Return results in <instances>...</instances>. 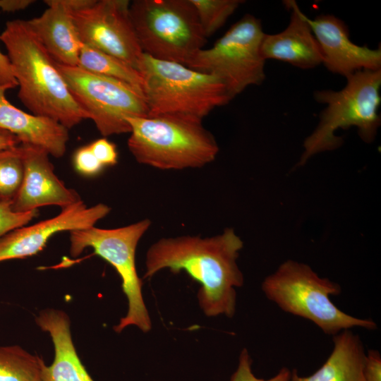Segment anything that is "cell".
<instances>
[{
  "label": "cell",
  "instance_id": "cell-27",
  "mask_svg": "<svg viewBox=\"0 0 381 381\" xmlns=\"http://www.w3.org/2000/svg\"><path fill=\"white\" fill-rule=\"evenodd\" d=\"M93 155L105 167L114 166L118 161V152L114 143L106 138H100L88 145Z\"/></svg>",
  "mask_w": 381,
  "mask_h": 381
},
{
  "label": "cell",
  "instance_id": "cell-25",
  "mask_svg": "<svg viewBox=\"0 0 381 381\" xmlns=\"http://www.w3.org/2000/svg\"><path fill=\"white\" fill-rule=\"evenodd\" d=\"M252 359L246 349H242L237 369L231 375L229 381H289L291 372L287 368H282L272 378L264 380L254 375L251 370Z\"/></svg>",
  "mask_w": 381,
  "mask_h": 381
},
{
  "label": "cell",
  "instance_id": "cell-13",
  "mask_svg": "<svg viewBox=\"0 0 381 381\" xmlns=\"http://www.w3.org/2000/svg\"><path fill=\"white\" fill-rule=\"evenodd\" d=\"M23 177L12 201L15 212H25L47 205L62 208L80 200L78 193L67 188L56 175L49 155L38 147L20 144Z\"/></svg>",
  "mask_w": 381,
  "mask_h": 381
},
{
  "label": "cell",
  "instance_id": "cell-21",
  "mask_svg": "<svg viewBox=\"0 0 381 381\" xmlns=\"http://www.w3.org/2000/svg\"><path fill=\"white\" fill-rule=\"evenodd\" d=\"M44 365L19 345L0 346V381H41Z\"/></svg>",
  "mask_w": 381,
  "mask_h": 381
},
{
  "label": "cell",
  "instance_id": "cell-4",
  "mask_svg": "<svg viewBox=\"0 0 381 381\" xmlns=\"http://www.w3.org/2000/svg\"><path fill=\"white\" fill-rule=\"evenodd\" d=\"M346 80V85L339 91L315 92V99L326 107L320 114L317 127L304 141L298 166L303 165L315 154L340 147L343 140L334 134L338 129L355 126L365 143L375 139L381 123L378 114L381 69L358 71Z\"/></svg>",
  "mask_w": 381,
  "mask_h": 381
},
{
  "label": "cell",
  "instance_id": "cell-19",
  "mask_svg": "<svg viewBox=\"0 0 381 381\" xmlns=\"http://www.w3.org/2000/svg\"><path fill=\"white\" fill-rule=\"evenodd\" d=\"M332 340V351L317 371L301 377L294 370L289 381H365L366 353L359 336L346 329Z\"/></svg>",
  "mask_w": 381,
  "mask_h": 381
},
{
  "label": "cell",
  "instance_id": "cell-11",
  "mask_svg": "<svg viewBox=\"0 0 381 381\" xmlns=\"http://www.w3.org/2000/svg\"><path fill=\"white\" fill-rule=\"evenodd\" d=\"M128 0H86L72 11L83 44L114 56L137 69L143 53L139 44Z\"/></svg>",
  "mask_w": 381,
  "mask_h": 381
},
{
  "label": "cell",
  "instance_id": "cell-29",
  "mask_svg": "<svg viewBox=\"0 0 381 381\" xmlns=\"http://www.w3.org/2000/svg\"><path fill=\"white\" fill-rule=\"evenodd\" d=\"M0 86L6 90L18 87L13 74L10 61L6 54L0 51Z\"/></svg>",
  "mask_w": 381,
  "mask_h": 381
},
{
  "label": "cell",
  "instance_id": "cell-2",
  "mask_svg": "<svg viewBox=\"0 0 381 381\" xmlns=\"http://www.w3.org/2000/svg\"><path fill=\"white\" fill-rule=\"evenodd\" d=\"M13 74L18 98L32 114L53 119L70 129L87 116L72 96L56 62L25 20L6 23L0 35Z\"/></svg>",
  "mask_w": 381,
  "mask_h": 381
},
{
  "label": "cell",
  "instance_id": "cell-26",
  "mask_svg": "<svg viewBox=\"0 0 381 381\" xmlns=\"http://www.w3.org/2000/svg\"><path fill=\"white\" fill-rule=\"evenodd\" d=\"M75 170L84 176H95L100 173L104 167L93 155L89 145L78 149L73 155Z\"/></svg>",
  "mask_w": 381,
  "mask_h": 381
},
{
  "label": "cell",
  "instance_id": "cell-24",
  "mask_svg": "<svg viewBox=\"0 0 381 381\" xmlns=\"http://www.w3.org/2000/svg\"><path fill=\"white\" fill-rule=\"evenodd\" d=\"M37 215L38 210L25 212H15L12 209V202H0V238L25 226Z\"/></svg>",
  "mask_w": 381,
  "mask_h": 381
},
{
  "label": "cell",
  "instance_id": "cell-23",
  "mask_svg": "<svg viewBox=\"0 0 381 381\" xmlns=\"http://www.w3.org/2000/svg\"><path fill=\"white\" fill-rule=\"evenodd\" d=\"M206 37L223 26L243 2L241 0H190Z\"/></svg>",
  "mask_w": 381,
  "mask_h": 381
},
{
  "label": "cell",
  "instance_id": "cell-6",
  "mask_svg": "<svg viewBox=\"0 0 381 381\" xmlns=\"http://www.w3.org/2000/svg\"><path fill=\"white\" fill-rule=\"evenodd\" d=\"M137 70L143 81L148 116L180 114L203 119L230 98L216 76L143 53Z\"/></svg>",
  "mask_w": 381,
  "mask_h": 381
},
{
  "label": "cell",
  "instance_id": "cell-31",
  "mask_svg": "<svg viewBox=\"0 0 381 381\" xmlns=\"http://www.w3.org/2000/svg\"><path fill=\"white\" fill-rule=\"evenodd\" d=\"M20 143L18 139L13 134L0 130V150L10 148Z\"/></svg>",
  "mask_w": 381,
  "mask_h": 381
},
{
  "label": "cell",
  "instance_id": "cell-3",
  "mask_svg": "<svg viewBox=\"0 0 381 381\" xmlns=\"http://www.w3.org/2000/svg\"><path fill=\"white\" fill-rule=\"evenodd\" d=\"M128 147L142 164L162 170L201 168L213 162L219 146L200 119L180 115L128 117Z\"/></svg>",
  "mask_w": 381,
  "mask_h": 381
},
{
  "label": "cell",
  "instance_id": "cell-30",
  "mask_svg": "<svg viewBox=\"0 0 381 381\" xmlns=\"http://www.w3.org/2000/svg\"><path fill=\"white\" fill-rule=\"evenodd\" d=\"M32 0H0V8L6 12L23 10L32 4Z\"/></svg>",
  "mask_w": 381,
  "mask_h": 381
},
{
  "label": "cell",
  "instance_id": "cell-16",
  "mask_svg": "<svg viewBox=\"0 0 381 381\" xmlns=\"http://www.w3.org/2000/svg\"><path fill=\"white\" fill-rule=\"evenodd\" d=\"M0 86V130L14 135L20 144L44 150L56 158L66 151L68 129L57 121L28 114L13 105Z\"/></svg>",
  "mask_w": 381,
  "mask_h": 381
},
{
  "label": "cell",
  "instance_id": "cell-15",
  "mask_svg": "<svg viewBox=\"0 0 381 381\" xmlns=\"http://www.w3.org/2000/svg\"><path fill=\"white\" fill-rule=\"evenodd\" d=\"M291 11L287 27L282 32L265 34L261 53L266 61L275 59L302 68L310 69L322 64L320 45L308 23L307 16L295 1H284Z\"/></svg>",
  "mask_w": 381,
  "mask_h": 381
},
{
  "label": "cell",
  "instance_id": "cell-20",
  "mask_svg": "<svg viewBox=\"0 0 381 381\" xmlns=\"http://www.w3.org/2000/svg\"><path fill=\"white\" fill-rule=\"evenodd\" d=\"M77 66L124 83L144 97L143 81L139 71L114 56L83 44Z\"/></svg>",
  "mask_w": 381,
  "mask_h": 381
},
{
  "label": "cell",
  "instance_id": "cell-5",
  "mask_svg": "<svg viewBox=\"0 0 381 381\" xmlns=\"http://www.w3.org/2000/svg\"><path fill=\"white\" fill-rule=\"evenodd\" d=\"M261 287L282 310L313 322L326 334L334 336L355 327H377L373 320L356 318L338 308L329 296L341 293L339 284L320 277L306 264L285 261L264 279Z\"/></svg>",
  "mask_w": 381,
  "mask_h": 381
},
{
  "label": "cell",
  "instance_id": "cell-9",
  "mask_svg": "<svg viewBox=\"0 0 381 381\" xmlns=\"http://www.w3.org/2000/svg\"><path fill=\"white\" fill-rule=\"evenodd\" d=\"M265 34L260 20L246 14L212 47L197 52L185 66L218 78L232 99L265 78V60L261 53Z\"/></svg>",
  "mask_w": 381,
  "mask_h": 381
},
{
  "label": "cell",
  "instance_id": "cell-1",
  "mask_svg": "<svg viewBox=\"0 0 381 381\" xmlns=\"http://www.w3.org/2000/svg\"><path fill=\"white\" fill-rule=\"evenodd\" d=\"M243 243L234 230L206 238L181 236L162 238L148 249L144 278L169 269L186 272L200 284L199 305L208 317L232 318L236 311V288L243 286V275L237 264Z\"/></svg>",
  "mask_w": 381,
  "mask_h": 381
},
{
  "label": "cell",
  "instance_id": "cell-10",
  "mask_svg": "<svg viewBox=\"0 0 381 381\" xmlns=\"http://www.w3.org/2000/svg\"><path fill=\"white\" fill-rule=\"evenodd\" d=\"M56 64L75 101L102 135L130 133L127 118L148 116L145 98L128 85L77 66Z\"/></svg>",
  "mask_w": 381,
  "mask_h": 381
},
{
  "label": "cell",
  "instance_id": "cell-18",
  "mask_svg": "<svg viewBox=\"0 0 381 381\" xmlns=\"http://www.w3.org/2000/svg\"><path fill=\"white\" fill-rule=\"evenodd\" d=\"M35 322L49 334L54 349L52 364L43 367L41 381H94L77 353L68 314L60 309L46 308L38 313Z\"/></svg>",
  "mask_w": 381,
  "mask_h": 381
},
{
  "label": "cell",
  "instance_id": "cell-12",
  "mask_svg": "<svg viewBox=\"0 0 381 381\" xmlns=\"http://www.w3.org/2000/svg\"><path fill=\"white\" fill-rule=\"evenodd\" d=\"M110 211L111 208L105 204L87 207L80 200L62 208L61 212L52 218L18 228L0 238V262L36 255L54 234L94 226Z\"/></svg>",
  "mask_w": 381,
  "mask_h": 381
},
{
  "label": "cell",
  "instance_id": "cell-8",
  "mask_svg": "<svg viewBox=\"0 0 381 381\" xmlns=\"http://www.w3.org/2000/svg\"><path fill=\"white\" fill-rule=\"evenodd\" d=\"M150 225V220L144 219L116 229H100L94 226L70 232V253L73 257L80 255L86 248H91L95 254L111 265L121 277L128 310L114 327L117 333L132 325L143 332H148L152 328L142 294L143 283L135 266L138 243Z\"/></svg>",
  "mask_w": 381,
  "mask_h": 381
},
{
  "label": "cell",
  "instance_id": "cell-14",
  "mask_svg": "<svg viewBox=\"0 0 381 381\" xmlns=\"http://www.w3.org/2000/svg\"><path fill=\"white\" fill-rule=\"evenodd\" d=\"M322 55V64L330 72L346 78L361 70L381 69V49L353 43L346 24L333 15L307 18Z\"/></svg>",
  "mask_w": 381,
  "mask_h": 381
},
{
  "label": "cell",
  "instance_id": "cell-28",
  "mask_svg": "<svg viewBox=\"0 0 381 381\" xmlns=\"http://www.w3.org/2000/svg\"><path fill=\"white\" fill-rule=\"evenodd\" d=\"M365 381H381V356L378 351L370 349L366 353Z\"/></svg>",
  "mask_w": 381,
  "mask_h": 381
},
{
  "label": "cell",
  "instance_id": "cell-7",
  "mask_svg": "<svg viewBox=\"0 0 381 381\" xmlns=\"http://www.w3.org/2000/svg\"><path fill=\"white\" fill-rule=\"evenodd\" d=\"M130 16L143 53L186 65L207 37L190 0H135Z\"/></svg>",
  "mask_w": 381,
  "mask_h": 381
},
{
  "label": "cell",
  "instance_id": "cell-22",
  "mask_svg": "<svg viewBox=\"0 0 381 381\" xmlns=\"http://www.w3.org/2000/svg\"><path fill=\"white\" fill-rule=\"evenodd\" d=\"M23 177L20 144L0 150V202H12Z\"/></svg>",
  "mask_w": 381,
  "mask_h": 381
},
{
  "label": "cell",
  "instance_id": "cell-17",
  "mask_svg": "<svg viewBox=\"0 0 381 381\" xmlns=\"http://www.w3.org/2000/svg\"><path fill=\"white\" fill-rule=\"evenodd\" d=\"M48 8L40 16L27 20L32 32L58 64L76 66L83 43L72 10L66 0H46Z\"/></svg>",
  "mask_w": 381,
  "mask_h": 381
}]
</instances>
